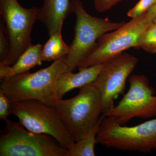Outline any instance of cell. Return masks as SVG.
Returning a JSON list of instances; mask_svg holds the SVG:
<instances>
[{
	"label": "cell",
	"mask_w": 156,
	"mask_h": 156,
	"mask_svg": "<svg viewBox=\"0 0 156 156\" xmlns=\"http://www.w3.org/2000/svg\"><path fill=\"white\" fill-rule=\"evenodd\" d=\"M69 71L65 56L55 60L48 67L34 73L27 72L1 80L0 91L11 103L36 100L52 105L57 99L56 83L63 73Z\"/></svg>",
	"instance_id": "1"
},
{
	"label": "cell",
	"mask_w": 156,
	"mask_h": 156,
	"mask_svg": "<svg viewBox=\"0 0 156 156\" xmlns=\"http://www.w3.org/2000/svg\"><path fill=\"white\" fill-rule=\"evenodd\" d=\"M52 105L75 142L88 134L102 114L100 95L92 83L80 88L74 97L56 99Z\"/></svg>",
	"instance_id": "2"
},
{
	"label": "cell",
	"mask_w": 156,
	"mask_h": 156,
	"mask_svg": "<svg viewBox=\"0 0 156 156\" xmlns=\"http://www.w3.org/2000/svg\"><path fill=\"white\" fill-rule=\"evenodd\" d=\"M71 8L76 17L74 37L69 53L65 56V62L69 71L73 72L91 54L101 36L116 30L126 22H113L108 18L92 16L80 0H71Z\"/></svg>",
	"instance_id": "3"
},
{
	"label": "cell",
	"mask_w": 156,
	"mask_h": 156,
	"mask_svg": "<svg viewBox=\"0 0 156 156\" xmlns=\"http://www.w3.org/2000/svg\"><path fill=\"white\" fill-rule=\"evenodd\" d=\"M1 131V156H67L68 151L53 136L28 131L7 119Z\"/></svg>",
	"instance_id": "4"
},
{
	"label": "cell",
	"mask_w": 156,
	"mask_h": 156,
	"mask_svg": "<svg viewBox=\"0 0 156 156\" xmlns=\"http://www.w3.org/2000/svg\"><path fill=\"white\" fill-rule=\"evenodd\" d=\"M97 144L118 150L148 153L156 151V117L137 126H122L104 117Z\"/></svg>",
	"instance_id": "5"
},
{
	"label": "cell",
	"mask_w": 156,
	"mask_h": 156,
	"mask_svg": "<svg viewBox=\"0 0 156 156\" xmlns=\"http://www.w3.org/2000/svg\"><path fill=\"white\" fill-rule=\"evenodd\" d=\"M154 20L152 14L147 11L141 17L131 19L116 30L102 35L91 54L78 65V69L103 64L129 48H135L140 37Z\"/></svg>",
	"instance_id": "6"
},
{
	"label": "cell",
	"mask_w": 156,
	"mask_h": 156,
	"mask_svg": "<svg viewBox=\"0 0 156 156\" xmlns=\"http://www.w3.org/2000/svg\"><path fill=\"white\" fill-rule=\"evenodd\" d=\"M10 113L28 131L52 136L67 150L75 143L52 105L36 100L22 101L11 103Z\"/></svg>",
	"instance_id": "7"
},
{
	"label": "cell",
	"mask_w": 156,
	"mask_h": 156,
	"mask_svg": "<svg viewBox=\"0 0 156 156\" xmlns=\"http://www.w3.org/2000/svg\"><path fill=\"white\" fill-rule=\"evenodd\" d=\"M39 8H23L17 0H0V14L5 23L10 49L5 60L13 65L32 44L31 33L38 20Z\"/></svg>",
	"instance_id": "8"
},
{
	"label": "cell",
	"mask_w": 156,
	"mask_h": 156,
	"mask_svg": "<svg viewBox=\"0 0 156 156\" xmlns=\"http://www.w3.org/2000/svg\"><path fill=\"white\" fill-rule=\"evenodd\" d=\"M129 89L117 105L103 114L120 126H124L134 118L156 117V95L150 86L147 77L135 74L129 78Z\"/></svg>",
	"instance_id": "9"
},
{
	"label": "cell",
	"mask_w": 156,
	"mask_h": 156,
	"mask_svg": "<svg viewBox=\"0 0 156 156\" xmlns=\"http://www.w3.org/2000/svg\"><path fill=\"white\" fill-rule=\"evenodd\" d=\"M136 57L123 53L105 63L92 82L100 95L102 114L115 106V101L123 95L126 81L138 63Z\"/></svg>",
	"instance_id": "10"
},
{
	"label": "cell",
	"mask_w": 156,
	"mask_h": 156,
	"mask_svg": "<svg viewBox=\"0 0 156 156\" xmlns=\"http://www.w3.org/2000/svg\"><path fill=\"white\" fill-rule=\"evenodd\" d=\"M72 12L71 0H44L39 8L38 20L47 29L49 35L62 33L65 20Z\"/></svg>",
	"instance_id": "11"
},
{
	"label": "cell",
	"mask_w": 156,
	"mask_h": 156,
	"mask_svg": "<svg viewBox=\"0 0 156 156\" xmlns=\"http://www.w3.org/2000/svg\"><path fill=\"white\" fill-rule=\"evenodd\" d=\"M104 64L105 63L79 70V72L76 73L72 71H68L62 74L56 81L57 99H62L64 95L70 90L92 83Z\"/></svg>",
	"instance_id": "12"
},
{
	"label": "cell",
	"mask_w": 156,
	"mask_h": 156,
	"mask_svg": "<svg viewBox=\"0 0 156 156\" xmlns=\"http://www.w3.org/2000/svg\"><path fill=\"white\" fill-rule=\"evenodd\" d=\"M43 45L32 44L12 66L5 61L0 62V79L4 80L12 76L27 72L37 66L42 64Z\"/></svg>",
	"instance_id": "13"
},
{
	"label": "cell",
	"mask_w": 156,
	"mask_h": 156,
	"mask_svg": "<svg viewBox=\"0 0 156 156\" xmlns=\"http://www.w3.org/2000/svg\"><path fill=\"white\" fill-rule=\"evenodd\" d=\"M104 115L101 116L99 121L83 138L75 142L68 151L67 156H95V146L97 144L96 137L101 123Z\"/></svg>",
	"instance_id": "14"
},
{
	"label": "cell",
	"mask_w": 156,
	"mask_h": 156,
	"mask_svg": "<svg viewBox=\"0 0 156 156\" xmlns=\"http://www.w3.org/2000/svg\"><path fill=\"white\" fill-rule=\"evenodd\" d=\"M70 50V45H68L62 39V33L53 34L43 46L42 58L43 61H55L67 56Z\"/></svg>",
	"instance_id": "15"
},
{
	"label": "cell",
	"mask_w": 156,
	"mask_h": 156,
	"mask_svg": "<svg viewBox=\"0 0 156 156\" xmlns=\"http://www.w3.org/2000/svg\"><path fill=\"white\" fill-rule=\"evenodd\" d=\"M135 48L149 53H156V18L140 37Z\"/></svg>",
	"instance_id": "16"
},
{
	"label": "cell",
	"mask_w": 156,
	"mask_h": 156,
	"mask_svg": "<svg viewBox=\"0 0 156 156\" xmlns=\"http://www.w3.org/2000/svg\"><path fill=\"white\" fill-rule=\"evenodd\" d=\"M156 3V0H140L127 13L131 19L137 18L146 14Z\"/></svg>",
	"instance_id": "17"
},
{
	"label": "cell",
	"mask_w": 156,
	"mask_h": 156,
	"mask_svg": "<svg viewBox=\"0 0 156 156\" xmlns=\"http://www.w3.org/2000/svg\"><path fill=\"white\" fill-rule=\"evenodd\" d=\"M9 40L6 34L5 23L2 20L0 22V62L5 60L9 54Z\"/></svg>",
	"instance_id": "18"
},
{
	"label": "cell",
	"mask_w": 156,
	"mask_h": 156,
	"mask_svg": "<svg viewBox=\"0 0 156 156\" xmlns=\"http://www.w3.org/2000/svg\"><path fill=\"white\" fill-rule=\"evenodd\" d=\"M11 105L7 96L0 91V119L5 121L11 115Z\"/></svg>",
	"instance_id": "19"
},
{
	"label": "cell",
	"mask_w": 156,
	"mask_h": 156,
	"mask_svg": "<svg viewBox=\"0 0 156 156\" xmlns=\"http://www.w3.org/2000/svg\"><path fill=\"white\" fill-rule=\"evenodd\" d=\"M123 0H93L95 9L98 12L104 13L108 11Z\"/></svg>",
	"instance_id": "20"
},
{
	"label": "cell",
	"mask_w": 156,
	"mask_h": 156,
	"mask_svg": "<svg viewBox=\"0 0 156 156\" xmlns=\"http://www.w3.org/2000/svg\"><path fill=\"white\" fill-rule=\"evenodd\" d=\"M149 12H150L151 14H152L154 19L156 18V3L149 10Z\"/></svg>",
	"instance_id": "21"
}]
</instances>
